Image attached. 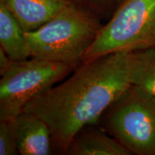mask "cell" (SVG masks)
Masks as SVG:
<instances>
[{"label": "cell", "instance_id": "cell-3", "mask_svg": "<svg viewBox=\"0 0 155 155\" xmlns=\"http://www.w3.org/2000/svg\"><path fill=\"white\" fill-rule=\"evenodd\" d=\"M98 125L135 155H155V97L131 85L103 114Z\"/></svg>", "mask_w": 155, "mask_h": 155}, {"label": "cell", "instance_id": "cell-13", "mask_svg": "<svg viewBox=\"0 0 155 155\" xmlns=\"http://www.w3.org/2000/svg\"><path fill=\"white\" fill-rule=\"evenodd\" d=\"M12 62L2 48H0V75L9 68Z\"/></svg>", "mask_w": 155, "mask_h": 155}, {"label": "cell", "instance_id": "cell-6", "mask_svg": "<svg viewBox=\"0 0 155 155\" xmlns=\"http://www.w3.org/2000/svg\"><path fill=\"white\" fill-rule=\"evenodd\" d=\"M18 152L21 155H50L54 152L50 127L32 113L22 111L14 119Z\"/></svg>", "mask_w": 155, "mask_h": 155}, {"label": "cell", "instance_id": "cell-5", "mask_svg": "<svg viewBox=\"0 0 155 155\" xmlns=\"http://www.w3.org/2000/svg\"><path fill=\"white\" fill-rule=\"evenodd\" d=\"M74 69L65 64L30 58L13 61L0 79V119L15 118L27 104L62 81Z\"/></svg>", "mask_w": 155, "mask_h": 155}, {"label": "cell", "instance_id": "cell-4", "mask_svg": "<svg viewBox=\"0 0 155 155\" xmlns=\"http://www.w3.org/2000/svg\"><path fill=\"white\" fill-rule=\"evenodd\" d=\"M153 47H155V0H124L103 25L83 62L111 53Z\"/></svg>", "mask_w": 155, "mask_h": 155}, {"label": "cell", "instance_id": "cell-7", "mask_svg": "<svg viewBox=\"0 0 155 155\" xmlns=\"http://www.w3.org/2000/svg\"><path fill=\"white\" fill-rule=\"evenodd\" d=\"M68 155H132L119 141L98 124L81 129L68 150Z\"/></svg>", "mask_w": 155, "mask_h": 155}, {"label": "cell", "instance_id": "cell-1", "mask_svg": "<svg viewBox=\"0 0 155 155\" xmlns=\"http://www.w3.org/2000/svg\"><path fill=\"white\" fill-rule=\"evenodd\" d=\"M131 52H119L84 61L61 84L27 104L50 127L54 152L67 154L81 129L98 124L116 98L131 86Z\"/></svg>", "mask_w": 155, "mask_h": 155}, {"label": "cell", "instance_id": "cell-10", "mask_svg": "<svg viewBox=\"0 0 155 155\" xmlns=\"http://www.w3.org/2000/svg\"><path fill=\"white\" fill-rule=\"evenodd\" d=\"M130 78L131 84L155 97V47L131 52Z\"/></svg>", "mask_w": 155, "mask_h": 155}, {"label": "cell", "instance_id": "cell-12", "mask_svg": "<svg viewBox=\"0 0 155 155\" xmlns=\"http://www.w3.org/2000/svg\"><path fill=\"white\" fill-rule=\"evenodd\" d=\"M14 119H0V155L19 154Z\"/></svg>", "mask_w": 155, "mask_h": 155}, {"label": "cell", "instance_id": "cell-11", "mask_svg": "<svg viewBox=\"0 0 155 155\" xmlns=\"http://www.w3.org/2000/svg\"><path fill=\"white\" fill-rule=\"evenodd\" d=\"M124 0H67L77 8L107 22Z\"/></svg>", "mask_w": 155, "mask_h": 155}, {"label": "cell", "instance_id": "cell-8", "mask_svg": "<svg viewBox=\"0 0 155 155\" xmlns=\"http://www.w3.org/2000/svg\"><path fill=\"white\" fill-rule=\"evenodd\" d=\"M25 32L36 30L62 10L67 0H2Z\"/></svg>", "mask_w": 155, "mask_h": 155}, {"label": "cell", "instance_id": "cell-2", "mask_svg": "<svg viewBox=\"0 0 155 155\" xmlns=\"http://www.w3.org/2000/svg\"><path fill=\"white\" fill-rule=\"evenodd\" d=\"M103 25L98 17L68 3L45 24L25 32L31 58L76 69L83 63Z\"/></svg>", "mask_w": 155, "mask_h": 155}, {"label": "cell", "instance_id": "cell-9", "mask_svg": "<svg viewBox=\"0 0 155 155\" xmlns=\"http://www.w3.org/2000/svg\"><path fill=\"white\" fill-rule=\"evenodd\" d=\"M25 31L2 0H0V48L12 61L31 58Z\"/></svg>", "mask_w": 155, "mask_h": 155}]
</instances>
